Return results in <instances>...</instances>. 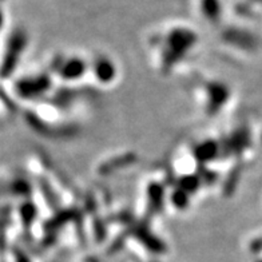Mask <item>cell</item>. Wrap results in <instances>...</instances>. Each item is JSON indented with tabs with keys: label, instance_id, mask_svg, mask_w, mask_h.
<instances>
[{
	"label": "cell",
	"instance_id": "1",
	"mask_svg": "<svg viewBox=\"0 0 262 262\" xmlns=\"http://www.w3.org/2000/svg\"><path fill=\"white\" fill-rule=\"evenodd\" d=\"M198 11L207 21H217L222 14L221 0H198Z\"/></svg>",
	"mask_w": 262,
	"mask_h": 262
}]
</instances>
